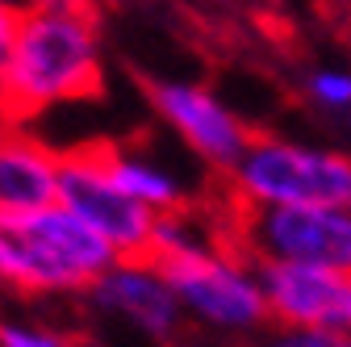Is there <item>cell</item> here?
<instances>
[{
    "label": "cell",
    "instance_id": "6da1fadb",
    "mask_svg": "<svg viewBox=\"0 0 351 347\" xmlns=\"http://www.w3.org/2000/svg\"><path fill=\"white\" fill-rule=\"evenodd\" d=\"M105 75V42L93 9H17L0 63L9 121H34L88 101Z\"/></svg>",
    "mask_w": 351,
    "mask_h": 347
},
{
    "label": "cell",
    "instance_id": "ba28073f",
    "mask_svg": "<svg viewBox=\"0 0 351 347\" xmlns=\"http://www.w3.org/2000/svg\"><path fill=\"white\" fill-rule=\"evenodd\" d=\"M151 105H155L159 121L184 143V151H193V159H201L205 167L230 171V163L243 155V147L251 139V130L234 113V105L197 80L151 84Z\"/></svg>",
    "mask_w": 351,
    "mask_h": 347
},
{
    "label": "cell",
    "instance_id": "9c48e42d",
    "mask_svg": "<svg viewBox=\"0 0 351 347\" xmlns=\"http://www.w3.org/2000/svg\"><path fill=\"white\" fill-rule=\"evenodd\" d=\"M272 326H343L351 276L314 264H255Z\"/></svg>",
    "mask_w": 351,
    "mask_h": 347
},
{
    "label": "cell",
    "instance_id": "e0dca14e",
    "mask_svg": "<svg viewBox=\"0 0 351 347\" xmlns=\"http://www.w3.org/2000/svg\"><path fill=\"white\" fill-rule=\"evenodd\" d=\"M13 13H17V9H0V63H5V51H9V34H13Z\"/></svg>",
    "mask_w": 351,
    "mask_h": 347
},
{
    "label": "cell",
    "instance_id": "ffe728a7",
    "mask_svg": "<svg viewBox=\"0 0 351 347\" xmlns=\"http://www.w3.org/2000/svg\"><path fill=\"white\" fill-rule=\"evenodd\" d=\"M9 121V113H5V101H0V125H5Z\"/></svg>",
    "mask_w": 351,
    "mask_h": 347
},
{
    "label": "cell",
    "instance_id": "3957f363",
    "mask_svg": "<svg viewBox=\"0 0 351 347\" xmlns=\"http://www.w3.org/2000/svg\"><path fill=\"white\" fill-rule=\"evenodd\" d=\"M230 193L251 205H343L351 209V155L297 143L285 134H251L230 163Z\"/></svg>",
    "mask_w": 351,
    "mask_h": 347
},
{
    "label": "cell",
    "instance_id": "52a82bcc",
    "mask_svg": "<svg viewBox=\"0 0 351 347\" xmlns=\"http://www.w3.org/2000/svg\"><path fill=\"white\" fill-rule=\"evenodd\" d=\"M84 297L101 318L130 326L134 335H143L151 343H171L184 331V314H180V301L171 293V280H167L163 264L151 255L113 259Z\"/></svg>",
    "mask_w": 351,
    "mask_h": 347
},
{
    "label": "cell",
    "instance_id": "8fae6325",
    "mask_svg": "<svg viewBox=\"0 0 351 347\" xmlns=\"http://www.w3.org/2000/svg\"><path fill=\"white\" fill-rule=\"evenodd\" d=\"M109 176L125 189L130 201H138L147 213H171L184 209L189 201V180L180 176V167H171L163 155L143 151V147H101Z\"/></svg>",
    "mask_w": 351,
    "mask_h": 347
},
{
    "label": "cell",
    "instance_id": "8992f818",
    "mask_svg": "<svg viewBox=\"0 0 351 347\" xmlns=\"http://www.w3.org/2000/svg\"><path fill=\"white\" fill-rule=\"evenodd\" d=\"M55 205H63L71 218H80L88 230H97L113 255H147L151 222L138 201H130L125 189L109 176L101 147H75L59 151V184H55Z\"/></svg>",
    "mask_w": 351,
    "mask_h": 347
},
{
    "label": "cell",
    "instance_id": "7a4b0ae2",
    "mask_svg": "<svg viewBox=\"0 0 351 347\" xmlns=\"http://www.w3.org/2000/svg\"><path fill=\"white\" fill-rule=\"evenodd\" d=\"M113 247L63 205L0 218V285L21 297H84L113 264Z\"/></svg>",
    "mask_w": 351,
    "mask_h": 347
},
{
    "label": "cell",
    "instance_id": "4fadbf2b",
    "mask_svg": "<svg viewBox=\"0 0 351 347\" xmlns=\"http://www.w3.org/2000/svg\"><path fill=\"white\" fill-rule=\"evenodd\" d=\"M0 347H80V339L47 318L0 314Z\"/></svg>",
    "mask_w": 351,
    "mask_h": 347
},
{
    "label": "cell",
    "instance_id": "5bb4252c",
    "mask_svg": "<svg viewBox=\"0 0 351 347\" xmlns=\"http://www.w3.org/2000/svg\"><path fill=\"white\" fill-rule=\"evenodd\" d=\"M305 97L314 109L330 113V117H347L351 113V67H314L305 80Z\"/></svg>",
    "mask_w": 351,
    "mask_h": 347
},
{
    "label": "cell",
    "instance_id": "7c38bea8",
    "mask_svg": "<svg viewBox=\"0 0 351 347\" xmlns=\"http://www.w3.org/2000/svg\"><path fill=\"white\" fill-rule=\"evenodd\" d=\"M205 243H217V230L201 218V213L193 205L184 209H171V213H159V218L151 222V239H147V255L151 259H176L184 251H197Z\"/></svg>",
    "mask_w": 351,
    "mask_h": 347
},
{
    "label": "cell",
    "instance_id": "5b68a950",
    "mask_svg": "<svg viewBox=\"0 0 351 347\" xmlns=\"http://www.w3.org/2000/svg\"><path fill=\"white\" fill-rule=\"evenodd\" d=\"M239 251L255 264H314L351 276V209L251 205L239 209Z\"/></svg>",
    "mask_w": 351,
    "mask_h": 347
},
{
    "label": "cell",
    "instance_id": "2e32d148",
    "mask_svg": "<svg viewBox=\"0 0 351 347\" xmlns=\"http://www.w3.org/2000/svg\"><path fill=\"white\" fill-rule=\"evenodd\" d=\"M21 9H93V0H21Z\"/></svg>",
    "mask_w": 351,
    "mask_h": 347
},
{
    "label": "cell",
    "instance_id": "ac0fdd59",
    "mask_svg": "<svg viewBox=\"0 0 351 347\" xmlns=\"http://www.w3.org/2000/svg\"><path fill=\"white\" fill-rule=\"evenodd\" d=\"M0 9H21V0H0Z\"/></svg>",
    "mask_w": 351,
    "mask_h": 347
},
{
    "label": "cell",
    "instance_id": "44dd1931",
    "mask_svg": "<svg viewBox=\"0 0 351 347\" xmlns=\"http://www.w3.org/2000/svg\"><path fill=\"white\" fill-rule=\"evenodd\" d=\"M0 310H5V285H0Z\"/></svg>",
    "mask_w": 351,
    "mask_h": 347
},
{
    "label": "cell",
    "instance_id": "9a60e30c",
    "mask_svg": "<svg viewBox=\"0 0 351 347\" xmlns=\"http://www.w3.org/2000/svg\"><path fill=\"white\" fill-rule=\"evenodd\" d=\"M259 347H351L347 326H263Z\"/></svg>",
    "mask_w": 351,
    "mask_h": 347
},
{
    "label": "cell",
    "instance_id": "277c9868",
    "mask_svg": "<svg viewBox=\"0 0 351 347\" xmlns=\"http://www.w3.org/2000/svg\"><path fill=\"white\" fill-rule=\"evenodd\" d=\"M163 272L171 280L176 301H180L184 322H197L230 339H247L268 326L259 268L239 247H226L222 239L205 243L197 251L163 259Z\"/></svg>",
    "mask_w": 351,
    "mask_h": 347
},
{
    "label": "cell",
    "instance_id": "30bf717a",
    "mask_svg": "<svg viewBox=\"0 0 351 347\" xmlns=\"http://www.w3.org/2000/svg\"><path fill=\"white\" fill-rule=\"evenodd\" d=\"M59 147L38 139L29 121L0 125V218H25L55 205Z\"/></svg>",
    "mask_w": 351,
    "mask_h": 347
},
{
    "label": "cell",
    "instance_id": "d6986e66",
    "mask_svg": "<svg viewBox=\"0 0 351 347\" xmlns=\"http://www.w3.org/2000/svg\"><path fill=\"white\" fill-rule=\"evenodd\" d=\"M347 331H351V289H347V322H343Z\"/></svg>",
    "mask_w": 351,
    "mask_h": 347
}]
</instances>
